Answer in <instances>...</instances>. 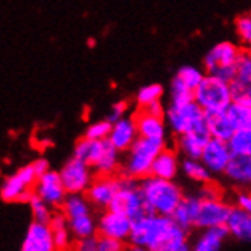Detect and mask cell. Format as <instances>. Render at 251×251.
Listing matches in <instances>:
<instances>
[{
  "label": "cell",
  "mask_w": 251,
  "mask_h": 251,
  "mask_svg": "<svg viewBox=\"0 0 251 251\" xmlns=\"http://www.w3.org/2000/svg\"><path fill=\"white\" fill-rule=\"evenodd\" d=\"M187 230H184L172 216L145 213L134 219L129 244L155 250L166 245H184Z\"/></svg>",
  "instance_id": "1"
},
{
  "label": "cell",
  "mask_w": 251,
  "mask_h": 251,
  "mask_svg": "<svg viewBox=\"0 0 251 251\" xmlns=\"http://www.w3.org/2000/svg\"><path fill=\"white\" fill-rule=\"evenodd\" d=\"M139 186L143 195L146 213L172 216L184 198L181 187L174 180L148 175L139 181Z\"/></svg>",
  "instance_id": "2"
},
{
  "label": "cell",
  "mask_w": 251,
  "mask_h": 251,
  "mask_svg": "<svg viewBox=\"0 0 251 251\" xmlns=\"http://www.w3.org/2000/svg\"><path fill=\"white\" fill-rule=\"evenodd\" d=\"M166 148V140L137 137L132 146L125 152L124 160V174L125 176L134 180H142L151 175L154 160Z\"/></svg>",
  "instance_id": "3"
},
{
  "label": "cell",
  "mask_w": 251,
  "mask_h": 251,
  "mask_svg": "<svg viewBox=\"0 0 251 251\" xmlns=\"http://www.w3.org/2000/svg\"><path fill=\"white\" fill-rule=\"evenodd\" d=\"M165 121L176 137L194 131L207 132L205 111L195 100L184 102V104H171L165 111Z\"/></svg>",
  "instance_id": "4"
},
{
  "label": "cell",
  "mask_w": 251,
  "mask_h": 251,
  "mask_svg": "<svg viewBox=\"0 0 251 251\" xmlns=\"http://www.w3.org/2000/svg\"><path fill=\"white\" fill-rule=\"evenodd\" d=\"M194 100L205 111H224L233 104L231 84L223 78L205 75L202 82L195 88Z\"/></svg>",
  "instance_id": "5"
},
{
  "label": "cell",
  "mask_w": 251,
  "mask_h": 251,
  "mask_svg": "<svg viewBox=\"0 0 251 251\" xmlns=\"http://www.w3.org/2000/svg\"><path fill=\"white\" fill-rule=\"evenodd\" d=\"M241 53L242 49L233 41H221L215 44L204 56L202 64L205 73L231 82L236 76V66Z\"/></svg>",
  "instance_id": "6"
},
{
  "label": "cell",
  "mask_w": 251,
  "mask_h": 251,
  "mask_svg": "<svg viewBox=\"0 0 251 251\" xmlns=\"http://www.w3.org/2000/svg\"><path fill=\"white\" fill-rule=\"evenodd\" d=\"M38 175L29 163L22 166L19 171L8 175L2 184V200L6 202H29L35 194V184Z\"/></svg>",
  "instance_id": "7"
},
{
  "label": "cell",
  "mask_w": 251,
  "mask_h": 251,
  "mask_svg": "<svg viewBox=\"0 0 251 251\" xmlns=\"http://www.w3.org/2000/svg\"><path fill=\"white\" fill-rule=\"evenodd\" d=\"M110 209L114 212L124 213L131 219H137L146 213L143 195L137 180L129 178V176H124L121 180V187L117 190Z\"/></svg>",
  "instance_id": "8"
},
{
  "label": "cell",
  "mask_w": 251,
  "mask_h": 251,
  "mask_svg": "<svg viewBox=\"0 0 251 251\" xmlns=\"http://www.w3.org/2000/svg\"><path fill=\"white\" fill-rule=\"evenodd\" d=\"M67 194H85L93 183L92 168L85 161L72 157L60 171Z\"/></svg>",
  "instance_id": "9"
},
{
  "label": "cell",
  "mask_w": 251,
  "mask_h": 251,
  "mask_svg": "<svg viewBox=\"0 0 251 251\" xmlns=\"http://www.w3.org/2000/svg\"><path fill=\"white\" fill-rule=\"evenodd\" d=\"M201 205L197 218V228L205 230L212 227L227 226L233 207L219 197H201Z\"/></svg>",
  "instance_id": "10"
},
{
  "label": "cell",
  "mask_w": 251,
  "mask_h": 251,
  "mask_svg": "<svg viewBox=\"0 0 251 251\" xmlns=\"http://www.w3.org/2000/svg\"><path fill=\"white\" fill-rule=\"evenodd\" d=\"M35 195H38L52 207H61L69 194L64 187L60 172L50 169L46 174L40 175L35 184Z\"/></svg>",
  "instance_id": "11"
},
{
  "label": "cell",
  "mask_w": 251,
  "mask_h": 251,
  "mask_svg": "<svg viewBox=\"0 0 251 251\" xmlns=\"http://www.w3.org/2000/svg\"><path fill=\"white\" fill-rule=\"evenodd\" d=\"M132 224H134V219L129 216L107 209L98 219V233L100 236H108V238L126 242L129 241Z\"/></svg>",
  "instance_id": "12"
},
{
  "label": "cell",
  "mask_w": 251,
  "mask_h": 251,
  "mask_svg": "<svg viewBox=\"0 0 251 251\" xmlns=\"http://www.w3.org/2000/svg\"><path fill=\"white\" fill-rule=\"evenodd\" d=\"M121 180L122 178H116L113 175H99L93 180L85 195L95 207L110 209L117 190L121 187Z\"/></svg>",
  "instance_id": "13"
},
{
  "label": "cell",
  "mask_w": 251,
  "mask_h": 251,
  "mask_svg": "<svg viewBox=\"0 0 251 251\" xmlns=\"http://www.w3.org/2000/svg\"><path fill=\"white\" fill-rule=\"evenodd\" d=\"M231 158H233V152L228 142L213 139V137H210L201 155V161L207 166V169L212 174H224L230 165Z\"/></svg>",
  "instance_id": "14"
},
{
  "label": "cell",
  "mask_w": 251,
  "mask_h": 251,
  "mask_svg": "<svg viewBox=\"0 0 251 251\" xmlns=\"http://www.w3.org/2000/svg\"><path fill=\"white\" fill-rule=\"evenodd\" d=\"M22 250H25V251H56L50 224L32 221V223L29 224L26 234L23 238Z\"/></svg>",
  "instance_id": "15"
},
{
  "label": "cell",
  "mask_w": 251,
  "mask_h": 251,
  "mask_svg": "<svg viewBox=\"0 0 251 251\" xmlns=\"http://www.w3.org/2000/svg\"><path fill=\"white\" fill-rule=\"evenodd\" d=\"M137 137H139V131H137L134 116L132 117L126 116V117H124V119L113 124L108 140L121 152H126L132 146V143L137 140Z\"/></svg>",
  "instance_id": "16"
},
{
  "label": "cell",
  "mask_w": 251,
  "mask_h": 251,
  "mask_svg": "<svg viewBox=\"0 0 251 251\" xmlns=\"http://www.w3.org/2000/svg\"><path fill=\"white\" fill-rule=\"evenodd\" d=\"M134 121H136L140 137L166 140L168 125L163 116H155L139 108V111L134 114Z\"/></svg>",
  "instance_id": "17"
},
{
  "label": "cell",
  "mask_w": 251,
  "mask_h": 251,
  "mask_svg": "<svg viewBox=\"0 0 251 251\" xmlns=\"http://www.w3.org/2000/svg\"><path fill=\"white\" fill-rule=\"evenodd\" d=\"M178 171H181V161L178 160V154L171 148H165L154 160L151 175L165 180H174L178 175Z\"/></svg>",
  "instance_id": "18"
},
{
  "label": "cell",
  "mask_w": 251,
  "mask_h": 251,
  "mask_svg": "<svg viewBox=\"0 0 251 251\" xmlns=\"http://www.w3.org/2000/svg\"><path fill=\"white\" fill-rule=\"evenodd\" d=\"M205 125H207V132L210 137L224 142H228L236 132V128L230 119L227 110L205 113Z\"/></svg>",
  "instance_id": "19"
},
{
  "label": "cell",
  "mask_w": 251,
  "mask_h": 251,
  "mask_svg": "<svg viewBox=\"0 0 251 251\" xmlns=\"http://www.w3.org/2000/svg\"><path fill=\"white\" fill-rule=\"evenodd\" d=\"M230 236L227 226L212 227L201 230L194 245L190 247L192 251H221L226 239Z\"/></svg>",
  "instance_id": "20"
},
{
  "label": "cell",
  "mask_w": 251,
  "mask_h": 251,
  "mask_svg": "<svg viewBox=\"0 0 251 251\" xmlns=\"http://www.w3.org/2000/svg\"><path fill=\"white\" fill-rule=\"evenodd\" d=\"M209 140H210L209 132L194 131V132H187V134L178 136V139H176V146H178L180 152L186 158H201L204 148Z\"/></svg>",
  "instance_id": "21"
},
{
  "label": "cell",
  "mask_w": 251,
  "mask_h": 251,
  "mask_svg": "<svg viewBox=\"0 0 251 251\" xmlns=\"http://www.w3.org/2000/svg\"><path fill=\"white\" fill-rule=\"evenodd\" d=\"M201 195H189L184 197L183 201L178 204V207L175 209L172 218L178 223L184 230H189L190 227H195L197 218L201 205Z\"/></svg>",
  "instance_id": "22"
},
{
  "label": "cell",
  "mask_w": 251,
  "mask_h": 251,
  "mask_svg": "<svg viewBox=\"0 0 251 251\" xmlns=\"http://www.w3.org/2000/svg\"><path fill=\"white\" fill-rule=\"evenodd\" d=\"M121 165V151L113 146V143L107 139L104 140L102 150L93 165V171L98 175H113Z\"/></svg>",
  "instance_id": "23"
},
{
  "label": "cell",
  "mask_w": 251,
  "mask_h": 251,
  "mask_svg": "<svg viewBox=\"0 0 251 251\" xmlns=\"http://www.w3.org/2000/svg\"><path fill=\"white\" fill-rule=\"evenodd\" d=\"M49 224H50V228L53 233L56 251H70V248L73 247V239H75V236H73V233L70 231L67 216L63 212L53 213Z\"/></svg>",
  "instance_id": "24"
},
{
  "label": "cell",
  "mask_w": 251,
  "mask_h": 251,
  "mask_svg": "<svg viewBox=\"0 0 251 251\" xmlns=\"http://www.w3.org/2000/svg\"><path fill=\"white\" fill-rule=\"evenodd\" d=\"M224 175L233 184L251 187V157L233 155Z\"/></svg>",
  "instance_id": "25"
},
{
  "label": "cell",
  "mask_w": 251,
  "mask_h": 251,
  "mask_svg": "<svg viewBox=\"0 0 251 251\" xmlns=\"http://www.w3.org/2000/svg\"><path fill=\"white\" fill-rule=\"evenodd\" d=\"M227 228L230 236L242 242H251V215L242 212L238 207H233L228 218Z\"/></svg>",
  "instance_id": "26"
},
{
  "label": "cell",
  "mask_w": 251,
  "mask_h": 251,
  "mask_svg": "<svg viewBox=\"0 0 251 251\" xmlns=\"http://www.w3.org/2000/svg\"><path fill=\"white\" fill-rule=\"evenodd\" d=\"M61 209L67 219H75L79 216L92 215V202L85 194H69Z\"/></svg>",
  "instance_id": "27"
},
{
  "label": "cell",
  "mask_w": 251,
  "mask_h": 251,
  "mask_svg": "<svg viewBox=\"0 0 251 251\" xmlns=\"http://www.w3.org/2000/svg\"><path fill=\"white\" fill-rule=\"evenodd\" d=\"M181 172L189 180L201 184H209L213 175L207 169V166L201 161V158H186V157L181 161Z\"/></svg>",
  "instance_id": "28"
},
{
  "label": "cell",
  "mask_w": 251,
  "mask_h": 251,
  "mask_svg": "<svg viewBox=\"0 0 251 251\" xmlns=\"http://www.w3.org/2000/svg\"><path fill=\"white\" fill-rule=\"evenodd\" d=\"M69 227L76 241L95 238V234L98 233V221L93 218V215H85L75 219H69Z\"/></svg>",
  "instance_id": "29"
},
{
  "label": "cell",
  "mask_w": 251,
  "mask_h": 251,
  "mask_svg": "<svg viewBox=\"0 0 251 251\" xmlns=\"http://www.w3.org/2000/svg\"><path fill=\"white\" fill-rule=\"evenodd\" d=\"M163 95H165V90H163V85L161 84H157V82L148 84L137 92L136 104L139 108H146V107L155 104V102H160Z\"/></svg>",
  "instance_id": "30"
},
{
  "label": "cell",
  "mask_w": 251,
  "mask_h": 251,
  "mask_svg": "<svg viewBox=\"0 0 251 251\" xmlns=\"http://www.w3.org/2000/svg\"><path fill=\"white\" fill-rule=\"evenodd\" d=\"M233 155L251 157V128L250 129H238L228 140Z\"/></svg>",
  "instance_id": "31"
},
{
  "label": "cell",
  "mask_w": 251,
  "mask_h": 251,
  "mask_svg": "<svg viewBox=\"0 0 251 251\" xmlns=\"http://www.w3.org/2000/svg\"><path fill=\"white\" fill-rule=\"evenodd\" d=\"M227 113L230 119L238 129H250L251 128V105H242V104H233L227 108Z\"/></svg>",
  "instance_id": "32"
},
{
  "label": "cell",
  "mask_w": 251,
  "mask_h": 251,
  "mask_svg": "<svg viewBox=\"0 0 251 251\" xmlns=\"http://www.w3.org/2000/svg\"><path fill=\"white\" fill-rule=\"evenodd\" d=\"M205 75H207L205 70H201L195 66H183L175 73V78H178L183 84H186L190 88V90L195 92V88L202 82Z\"/></svg>",
  "instance_id": "33"
},
{
  "label": "cell",
  "mask_w": 251,
  "mask_h": 251,
  "mask_svg": "<svg viewBox=\"0 0 251 251\" xmlns=\"http://www.w3.org/2000/svg\"><path fill=\"white\" fill-rule=\"evenodd\" d=\"M29 209H31L32 221L37 223H50V219L53 216L52 205H49L46 201H43L38 195H32V198L29 200Z\"/></svg>",
  "instance_id": "34"
},
{
  "label": "cell",
  "mask_w": 251,
  "mask_h": 251,
  "mask_svg": "<svg viewBox=\"0 0 251 251\" xmlns=\"http://www.w3.org/2000/svg\"><path fill=\"white\" fill-rule=\"evenodd\" d=\"M169 95H171V104H184V102L194 100V90H190L186 84H183L175 76L171 81Z\"/></svg>",
  "instance_id": "35"
},
{
  "label": "cell",
  "mask_w": 251,
  "mask_h": 251,
  "mask_svg": "<svg viewBox=\"0 0 251 251\" xmlns=\"http://www.w3.org/2000/svg\"><path fill=\"white\" fill-rule=\"evenodd\" d=\"M234 29L242 46L251 52V14H244V16H239L236 19Z\"/></svg>",
  "instance_id": "36"
},
{
  "label": "cell",
  "mask_w": 251,
  "mask_h": 251,
  "mask_svg": "<svg viewBox=\"0 0 251 251\" xmlns=\"http://www.w3.org/2000/svg\"><path fill=\"white\" fill-rule=\"evenodd\" d=\"M230 84H231L233 102L242 105H251V82H242L238 79H233Z\"/></svg>",
  "instance_id": "37"
},
{
  "label": "cell",
  "mask_w": 251,
  "mask_h": 251,
  "mask_svg": "<svg viewBox=\"0 0 251 251\" xmlns=\"http://www.w3.org/2000/svg\"><path fill=\"white\" fill-rule=\"evenodd\" d=\"M111 126H113V124L108 119L93 122L87 126L84 137L92 139V140H107L111 132Z\"/></svg>",
  "instance_id": "38"
},
{
  "label": "cell",
  "mask_w": 251,
  "mask_h": 251,
  "mask_svg": "<svg viewBox=\"0 0 251 251\" xmlns=\"http://www.w3.org/2000/svg\"><path fill=\"white\" fill-rule=\"evenodd\" d=\"M234 79L242 82H251V52L242 50L238 66H236V76Z\"/></svg>",
  "instance_id": "39"
},
{
  "label": "cell",
  "mask_w": 251,
  "mask_h": 251,
  "mask_svg": "<svg viewBox=\"0 0 251 251\" xmlns=\"http://www.w3.org/2000/svg\"><path fill=\"white\" fill-rule=\"evenodd\" d=\"M125 242L114 239V238H108V236H100L96 238V251H125Z\"/></svg>",
  "instance_id": "40"
},
{
  "label": "cell",
  "mask_w": 251,
  "mask_h": 251,
  "mask_svg": "<svg viewBox=\"0 0 251 251\" xmlns=\"http://www.w3.org/2000/svg\"><path fill=\"white\" fill-rule=\"evenodd\" d=\"M128 108H129V107H128V102H126V100H119V102H116V104L111 105L110 113H108V116H107V119H108L111 124H114V122H117V121L124 119V117H126Z\"/></svg>",
  "instance_id": "41"
},
{
  "label": "cell",
  "mask_w": 251,
  "mask_h": 251,
  "mask_svg": "<svg viewBox=\"0 0 251 251\" xmlns=\"http://www.w3.org/2000/svg\"><path fill=\"white\" fill-rule=\"evenodd\" d=\"M236 207L251 215V192H239L236 195Z\"/></svg>",
  "instance_id": "42"
},
{
  "label": "cell",
  "mask_w": 251,
  "mask_h": 251,
  "mask_svg": "<svg viewBox=\"0 0 251 251\" xmlns=\"http://www.w3.org/2000/svg\"><path fill=\"white\" fill-rule=\"evenodd\" d=\"M96 250V238H87L76 241L75 251H95Z\"/></svg>",
  "instance_id": "43"
},
{
  "label": "cell",
  "mask_w": 251,
  "mask_h": 251,
  "mask_svg": "<svg viewBox=\"0 0 251 251\" xmlns=\"http://www.w3.org/2000/svg\"><path fill=\"white\" fill-rule=\"evenodd\" d=\"M32 166H34V169H35V172H37L38 176L43 175V174H46L48 171H50L49 161L46 158H37V160H34L32 161Z\"/></svg>",
  "instance_id": "44"
},
{
  "label": "cell",
  "mask_w": 251,
  "mask_h": 251,
  "mask_svg": "<svg viewBox=\"0 0 251 251\" xmlns=\"http://www.w3.org/2000/svg\"><path fill=\"white\" fill-rule=\"evenodd\" d=\"M183 245H166V247H160L155 250H150V251H176L178 248H181Z\"/></svg>",
  "instance_id": "45"
},
{
  "label": "cell",
  "mask_w": 251,
  "mask_h": 251,
  "mask_svg": "<svg viewBox=\"0 0 251 251\" xmlns=\"http://www.w3.org/2000/svg\"><path fill=\"white\" fill-rule=\"evenodd\" d=\"M125 251H150L148 248L142 247V245H136V244H129V247H126Z\"/></svg>",
  "instance_id": "46"
},
{
  "label": "cell",
  "mask_w": 251,
  "mask_h": 251,
  "mask_svg": "<svg viewBox=\"0 0 251 251\" xmlns=\"http://www.w3.org/2000/svg\"><path fill=\"white\" fill-rule=\"evenodd\" d=\"M176 251H192V250H190V247H189L187 244H184V245H183L181 248H178V250H176Z\"/></svg>",
  "instance_id": "47"
},
{
  "label": "cell",
  "mask_w": 251,
  "mask_h": 251,
  "mask_svg": "<svg viewBox=\"0 0 251 251\" xmlns=\"http://www.w3.org/2000/svg\"><path fill=\"white\" fill-rule=\"evenodd\" d=\"M20 251H25V250H22V248H20Z\"/></svg>",
  "instance_id": "48"
},
{
  "label": "cell",
  "mask_w": 251,
  "mask_h": 251,
  "mask_svg": "<svg viewBox=\"0 0 251 251\" xmlns=\"http://www.w3.org/2000/svg\"><path fill=\"white\" fill-rule=\"evenodd\" d=\"M95 251H96V250H95Z\"/></svg>",
  "instance_id": "49"
}]
</instances>
